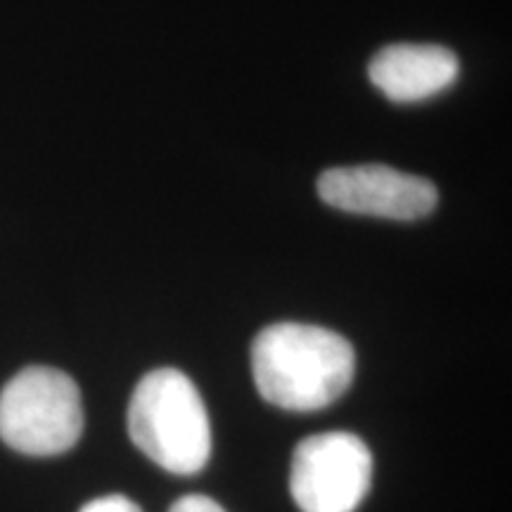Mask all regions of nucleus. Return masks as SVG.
I'll use <instances>...</instances> for the list:
<instances>
[{"label": "nucleus", "mask_w": 512, "mask_h": 512, "mask_svg": "<svg viewBox=\"0 0 512 512\" xmlns=\"http://www.w3.org/2000/svg\"><path fill=\"white\" fill-rule=\"evenodd\" d=\"M128 434L171 475H195L211 456L207 408L188 375L159 368L138 382L128 403Z\"/></svg>", "instance_id": "f03ea898"}, {"label": "nucleus", "mask_w": 512, "mask_h": 512, "mask_svg": "<svg viewBox=\"0 0 512 512\" xmlns=\"http://www.w3.org/2000/svg\"><path fill=\"white\" fill-rule=\"evenodd\" d=\"M81 512H143V510H140L138 505L131 501V498L112 494V496L95 498V501L83 505Z\"/></svg>", "instance_id": "0eeeda50"}, {"label": "nucleus", "mask_w": 512, "mask_h": 512, "mask_svg": "<svg viewBox=\"0 0 512 512\" xmlns=\"http://www.w3.org/2000/svg\"><path fill=\"white\" fill-rule=\"evenodd\" d=\"M318 197L347 214L392 221L425 219L439 204L432 181L382 164L328 169L318 178Z\"/></svg>", "instance_id": "39448f33"}, {"label": "nucleus", "mask_w": 512, "mask_h": 512, "mask_svg": "<svg viewBox=\"0 0 512 512\" xmlns=\"http://www.w3.org/2000/svg\"><path fill=\"white\" fill-rule=\"evenodd\" d=\"M83 432V403L67 373L31 366L0 392V439L24 456H60Z\"/></svg>", "instance_id": "7ed1b4c3"}, {"label": "nucleus", "mask_w": 512, "mask_h": 512, "mask_svg": "<svg viewBox=\"0 0 512 512\" xmlns=\"http://www.w3.org/2000/svg\"><path fill=\"white\" fill-rule=\"evenodd\" d=\"M370 484L373 456L356 434H311L294 448L290 491L302 512H354Z\"/></svg>", "instance_id": "20e7f679"}, {"label": "nucleus", "mask_w": 512, "mask_h": 512, "mask_svg": "<svg viewBox=\"0 0 512 512\" xmlns=\"http://www.w3.org/2000/svg\"><path fill=\"white\" fill-rule=\"evenodd\" d=\"M356 373L349 339L320 325L275 323L252 344V375L268 403L311 413L335 403Z\"/></svg>", "instance_id": "f257e3e1"}, {"label": "nucleus", "mask_w": 512, "mask_h": 512, "mask_svg": "<svg viewBox=\"0 0 512 512\" xmlns=\"http://www.w3.org/2000/svg\"><path fill=\"white\" fill-rule=\"evenodd\" d=\"M169 512H226V510H223L216 501H211L209 496L190 494V496L178 498V501L171 505Z\"/></svg>", "instance_id": "6e6552de"}, {"label": "nucleus", "mask_w": 512, "mask_h": 512, "mask_svg": "<svg viewBox=\"0 0 512 512\" xmlns=\"http://www.w3.org/2000/svg\"><path fill=\"white\" fill-rule=\"evenodd\" d=\"M460 62L453 50L430 43H396L377 53L368 76L384 98L406 105L444 93L456 83Z\"/></svg>", "instance_id": "423d86ee"}]
</instances>
